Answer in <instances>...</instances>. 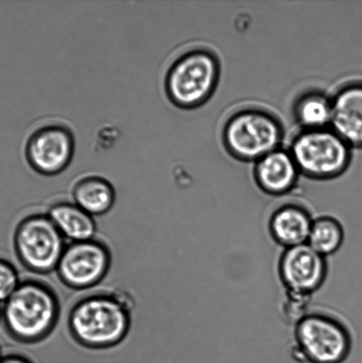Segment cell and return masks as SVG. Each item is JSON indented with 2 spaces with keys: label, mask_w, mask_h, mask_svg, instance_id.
I'll return each mask as SVG.
<instances>
[{
  "label": "cell",
  "mask_w": 362,
  "mask_h": 363,
  "mask_svg": "<svg viewBox=\"0 0 362 363\" xmlns=\"http://www.w3.org/2000/svg\"><path fill=\"white\" fill-rule=\"evenodd\" d=\"M134 306L133 297L122 290L84 295L74 302L67 314L69 336L85 350L116 347L129 335Z\"/></svg>",
  "instance_id": "obj_1"
},
{
  "label": "cell",
  "mask_w": 362,
  "mask_h": 363,
  "mask_svg": "<svg viewBox=\"0 0 362 363\" xmlns=\"http://www.w3.org/2000/svg\"><path fill=\"white\" fill-rule=\"evenodd\" d=\"M62 303L51 284L25 279L1 307L7 335L21 345H37L52 336L60 322Z\"/></svg>",
  "instance_id": "obj_2"
},
{
  "label": "cell",
  "mask_w": 362,
  "mask_h": 363,
  "mask_svg": "<svg viewBox=\"0 0 362 363\" xmlns=\"http://www.w3.org/2000/svg\"><path fill=\"white\" fill-rule=\"evenodd\" d=\"M285 126L276 113L262 106H247L227 117L221 131L223 147L234 159L256 162L282 147Z\"/></svg>",
  "instance_id": "obj_3"
},
{
  "label": "cell",
  "mask_w": 362,
  "mask_h": 363,
  "mask_svg": "<svg viewBox=\"0 0 362 363\" xmlns=\"http://www.w3.org/2000/svg\"><path fill=\"white\" fill-rule=\"evenodd\" d=\"M219 56L207 48H195L174 60L166 74L164 88L169 101L176 108H200L215 94L221 78Z\"/></svg>",
  "instance_id": "obj_4"
},
{
  "label": "cell",
  "mask_w": 362,
  "mask_h": 363,
  "mask_svg": "<svg viewBox=\"0 0 362 363\" xmlns=\"http://www.w3.org/2000/svg\"><path fill=\"white\" fill-rule=\"evenodd\" d=\"M288 150L301 175L313 180L338 179L353 161V148L331 128L300 130Z\"/></svg>",
  "instance_id": "obj_5"
},
{
  "label": "cell",
  "mask_w": 362,
  "mask_h": 363,
  "mask_svg": "<svg viewBox=\"0 0 362 363\" xmlns=\"http://www.w3.org/2000/svg\"><path fill=\"white\" fill-rule=\"evenodd\" d=\"M67 244L47 213L23 217L13 231L14 254L21 265L34 275L55 272Z\"/></svg>",
  "instance_id": "obj_6"
},
{
  "label": "cell",
  "mask_w": 362,
  "mask_h": 363,
  "mask_svg": "<svg viewBox=\"0 0 362 363\" xmlns=\"http://www.w3.org/2000/svg\"><path fill=\"white\" fill-rule=\"evenodd\" d=\"M298 350L310 363H342L349 357L352 337L339 319L312 312L296 323Z\"/></svg>",
  "instance_id": "obj_7"
},
{
  "label": "cell",
  "mask_w": 362,
  "mask_h": 363,
  "mask_svg": "<svg viewBox=\"0 0 362 363\" xmlns=\"http://www.w3.org/2000/svg\"><path fill=\"white\" fill-rule=\"evenodd\" d=\"M113 263L111 248L94 240L67 243L55 272L64 286L73 291H86L101 284Z\"/></svg>",
  "instance_id": "obj_8"
},
{
  "label": "cell",
  "mask_w": 362,
  "mask_h": 363,
  "mask_svg": "<svg viewBox=\"0 0 362 363\" xmlns=\"http://www.w3.org/2000/svg\"><path fill=\"white\" fill-rule=\"evenodd\" d=\"M76 140L69 127L50 124L39 128L28 138L25 157L34 172L43 176H56L72 162Z\"/></svg>",
  "instance_id": "obj_9"
},
{
  "label": "cell",
  "mask_w": 362,
  "mask_h": 363,
  "mask_svg": "<svg viewBox=\"0 0 362 363\" xmlns=\"http://www.w3.org/2000/svg\"><path fill=\"white\" fill-rule=\"evenodd\" d=\"M279 274L289 294L310 297L322 286L327 275L324 256L307 243L285 248Z\"/></svg>",
  "instance_id": "obj_10"
},
{
  "label": "cell",
  "mask_w": 362,
  "mask_h": 363,
  "mask_svg": "<svg viewBox=\"0 0 362 363\" xmlns=\"http://www.w3.org/2000/svg\"><path fill=\"white\" fill-rule=\"evenodd\" d=\"M331 129L353 149H362V81L341 85L332 96Z\"/></svg>",
  "instance_id": "obj_11"
},
{
  "label": "cell",
  "mask_w": 362,
  "mask_h": 363,
  "mask_svg": "<svg viewBox=\"0 0 362 363\" xmlns=\"http://www.w3.org/2000/svg\"><path fill=\"white\" fill-rule=\"evenodd\" d=\"M300 175L288 149L280 147L254 162L255 183L269 195L288 194L296 187Z\"/></svg>",
  "instance_id": "obj_12"
},
{
  "label": "cell",
  "mask_w": 362,
  "mask_h": 363,
  "mask_svg": "<svg viewBox=\"0 0 362 363\" xmlns=\"http://www.w3.org/2000/svg\"><path fill=\"white\" fill-rule=\"evenodd\" d=\"M314 219L304 206L285 203L278 206L269 220L271 236L285 248L307 243Z\"/></svg>",
  "instance_id": "obj_13"
},
{
  "label": "cell",
  "mask_w": 362,
  "mask_h": 363,
  "mask_svg": "<svg viewBox=\"0 0 362 363\" xmlns=\"http://www.w3.org/2000/svg\"><path fill=\"white\" fill-rule=\"evenodd\" d=\"M47 216L67 243L94 240L97 234L95 217L76 203L60 201L50 206Z\"/></svg>",
  "instance_id": "obj_14"
},
{
  "label": "cell",
  "mask_w": 362,
  "mask_h": 363,
  "mask_svg": "<svg viewBox=\"0 0 362 363\" xmlns=\"http://www.w3.org/2000/svg\"><path fill=\"white\" fill-rule=\"evenodd\" d=\"M292 113L301 130L329 128L332 116V96L319 89H307L294 99Z\"/></svg>",
  "instance_id": "obj_15"
},
{
  "label": "cell",
  "mask_w": 362,
  "mask_h": 363,
  "mask_svg": "<svg viewBox=\"0 0 362 363\" xmlns=\"http://www.w3.org/2000/svg\"><path fill=\"white\" fill-rule=\"evenodd\" d=\"M74 203L91 216H102L115 204L116 192L108 179L98 176L84 177L72 189Z\"/></svg>",
  "instance_id": "obj_16"
},
{
  "label": "cell",
  "mask_w": 362,
  "mask_h": 363,
  "mask_svg": "<svg viewBox=\"0 0 362 363\" xmlns=\"http://www.w3.org/2000/svg\"><path fill=\"white\" fill-rule=\"evenodd\" d=\"M345 238L344 228L338 219L324 216L314 219L307 244L322 256L335 254Z\"/></svg>",
  "instance_id": "obj_17"
},
{
  "label": "cell",
  "mask_w": 362,
  "mask_h": 363,
  "mask_svg": "<svg viewBox=\"0 0 362 363\" xmlns=\"http://www.w3.org/2000/svg\"><path fill=\"white\" fill-rule=\"evenodd\" d=\"M21 280L16 267L0 257V303H4L20 286Z\"/></svg>",
  "instance_id": "obj_18"
},
{
  "label": "cell",
  "mask_w": 362,
  "mask_h": 363,
  "mask_svg": "<svg viewBox=\"0 0 362 363\" xmlns=\"http://www.w3.org/2000/svg\"><path fill=\"white\" fill-rule=\"evenodd\" d=\"M0 363H34L30 357L23 354L11 353L2 354Z\"/></svg>",
  "instance_id": "obj_19"
},
{
  "label": "cell",
  "mask_w": 362,
  "mask_h": 363,
  "mask_svg": "<svg viewBox=\"0 0 362 363\" xmlns=\"http://www.w3.org/2000/svg\"><path fill=\"white\" fill-rule=\"evenodd\" d=\"M0 323H1V307H0Z\"/></svg>",
  "instance_id": "obj_20"
},
{
  "label": "cell",
  "mask_w": 362,
  "mask_h": 363,
  "mask_svg": "<svg viewBox=\"0 0 362 363\" xmlns=\"http://www.w3.org/2000/svg\"><path fill=\"white\" fill-rule=\"evenodd\" d=\"M2 357L1 350H0V357Z\"/></svg>",
  "instance_id": "obj_21"
}]
</instances>
